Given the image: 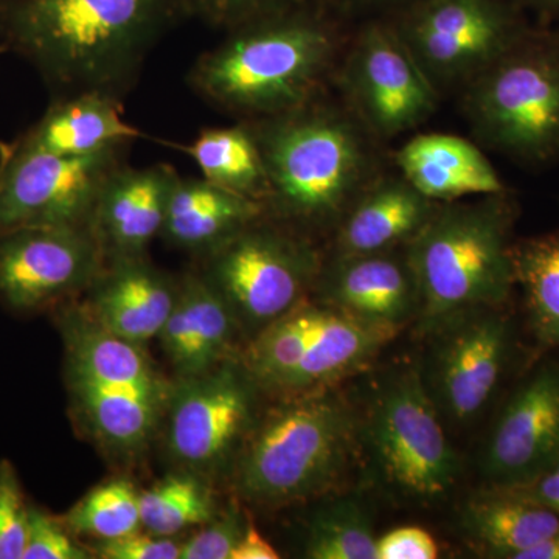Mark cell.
Wrapping results in <instances>:
<instances>
[{
	"mask_svg": "<svg viewBox=\"0 0 559 559\" xmlns=\"http://www.w3.org/2000/svg\"><path fill=\"white\" fill-rule=\"evenodd\" d=\"M123 148L86 157L0 146V234L22 227H91Z\"/></svg>",
	"mask_w": 559,
	"mask_h": 559,
	"instance_id": "obj_9",
	"label": "cell"
},
{
	"mask_svg": "<svg viewBox=\"0 0 559 559\" xmlns=\"http://www.w3.org/2000/svg\"><path fill=\"white\" fill-rule=\"evenodd\" d=\"M31 506L13 463L0 460V559H24Z\"/></svg>",
	"mask_w": 559,
	"mask_h": 559,
	"instance_id": "obj_34",
	"label": "cell"
},
{
	"mask_svg": "<svg viewBox=\"0 0 559 559\" xmlns=\"http://www.w3.org/2000/svg\"><path fill=\"white\" fill-rule=\"evenodd\" d=\"M73 417L109 454L134 459L159 429L173 389L100 384L66 371Z\"/></svg>",
	"mask_w": 559,
	"mask_h": 559,
	"instance_id": "obj_18",
	"label": "cell"
},
{
	"mask_svg": "<svg viewBox=\"0 0 559 559\" xmlns=\"http://www.w3.org/2000/svg\"><path fill=\"white\" fill-rule=\"evenodd\" d=\"M277 549L264 538L252 521L246 524L245 533L238 546L235 547L231 559H278Z\"/></svg>",
	"mask_w": 559,
	"mask_h": 559,
	"instance_id": "obj_41",
	"label": "cell"
},
{
	"mask_svg": "<svg viewBox=\"0 0 559 559\" xmlns=\"http://www.w3.org/2000/svg\"><path fill=\"white\" fill-rule=\"evenodd\" d=\"M369 441L382 476L411 498H440L457 479V455L415 371L400 374L382 390Z\"/></svg>",
	"mask_w": 559,
	"mask_h": 559,
	"instance_id": "obj_10",
	"label": "cell"
},
{
	"mask_svg": "<svg viewBox=\"0 0 559 559\" xmlns=\"http://www.w3.org/2000/svg\"><path fill=\"white\" fill-rule=\"evenodd\" d=\"M91 554L73 539L60 518L32 503L24 559H90Z\"/></svg>",
	"mask_w": 559,
	"mask_h": 559,
	"instance_id": "obj_36",
	"label": "cell"
},
{
	"mask_svg": "<svg viewBox=\"0 0 559 559\" xmlns=\"http://www.w3.org/2000/svg\"><path fill=\"white\" fill-rule=\"evenodd\" d=\"M73 535L106 540L142 528L140 492L131 480L119 477L91 489L62 518Z\"/></svg>",
	"mask_w": 559,
	"mask_h": 559,
	"instance_id": "obj_32",
	"label": "cell"
},
{
	"mask_svg": "<svg viewBox=\"0 0 559 559\" xmlns=\"http://www.w3.org/2000/svg\"><path fill=\"white\" fill-rule=\"evenodd\" d=\"M495 310L469 312L462 322L452 320L454 329L440 345L433 384L441 409L455 421H469L480 414L506 370L510 323Z\"/></svg>",
	"mask_w": 559,
	"mask_h": 559,
	"instance_id": "obj_15",
	"label": "cell"
},
{
	"mask_svg": "<svg viewBox=\"0 0 559 559\" xmlns=\"http://www.w3.org/2000/svg\"><path fill=\"white\" fill-rule=\"evenodd\" d=\"M516 559H559V535L528 547L527 550L521 551Z\"/></svg>",
	"mask_w": 559,
	"mask_h": 559,
	"instance_id": "obj_42",
	"label": "cell"
},
{
	"mask_svg": "<svg viewBox=\"0 0 559 559\" xmlns=\"http://www.w3.org/2000/svg\"><path fill=\"white\" fill-rule=\"evenodd\" d=\"M218 513L209 479L191 471L179 469L140 492V521L146 532L179 536L186 530L201 527Z\"/></svg>",
	"mask_w": 559,
	"mask_h": 559,
	"instance_id": "obj_31",
	"label": "cell"
},
{
	"mask_svg": "<svg viewBox=\"0 0 559 559\" xmlns=\"http://www.w3.org/2000/svg\"><path fill=\"white\" fill-rule=\"evenodd\" d=\"M108 259L91 227H22L0 234V301L28 314L91 289Z\"/></svg>",
	"mask_w": 559,
	"mask_h": 559,
	"instance_id": "obj_13",
	"label": "cell"
},
{
	"mask_svg": "<svg viewBox=\"0 0 559 559\" xmlns=\"http://www.w3.org/2000/svg\"><path fill=\"white\" fill-rule=\"evenodd\" d=\"M439 547L425 528L400 527L377 539V559H436Z\"/></svg>",
	"mask_w": 559,
	"mask_h": 559,
	"instance_id": "obj_39",
	"label": "cell"
},
{
	"mask_svg": "<svg viewBox=\"0 0 559 559\" xmlns=\"http://www.w3.org/2000/svg\"><path fill=\"white\" fill-rule=\"evenodd\" d=\"M377 539L366 511L352 500L333 503L312 521L307 557L377 559Z\"/></svg>",
	"mask_w": 559,
	"mask_h": 559,
	"instance_id": "obj_33",
	"label": "cell"
},
{
	"mask_svg": "<svg viewBox=\"0 0 559 559\" xmlns=\"http://www.w3.org/2000/svg\"><path fill=\"white\" fill-rule=\"evenodd\" d=\"M176 5L180 0H13L0 7V33L7 49L66 94L116 95Z\"/></svg>",
	"mask_w": 559,
	"mask_h": 559,
	"instance_id": "obj_1",
	"label": "cell"
},
{
	"mask_svg": "<svg viewBox=\"0 0 559 559\" xmlns=\"http://www.w3.org/2000/svg\"><path fill=\"white\" fill-rule=\"evenodd\" d=\"M437 205L403 176L371 180L342 219L337 257L369 255L407 245Z\"/></svg>",
	"mask_w": 559,
	"mask_h": 559,
	"instance_id": "obj_22",
	"label": "cell"
},
{
	"mask_svg": "<svg viewBox=\"0 0 559 559\" xmlns=\"http://www.w3.org/2000/svg\"><path fill=\"white\" fill-rule=\"evenodd\" d=\"M178 173L168 165L120 167L106 179L95 202L91 229L106 259L143 257L162 234Z\"/></svg>",
	"mask_w": 559,
	"mask_h": 559,
	"instance_id": "obj_16",
	"label": "cell"
},
{
	"mask_svg": "<svg viewBox=\"0 0 559 559\" xmlns=\"http://www.w3.org/2000/svg\"><path fill=\"white\" fill-rule=\"evenodd\" d=\"M10 2H13V0H0V7L7 5Z\"/></svg>",
	"mask_w": 559,
	"mask_h": 559,
	"instance_id": "obj_45",
	"label": "cell"
},
{
	"mask_svg": "<svg viewBox=\"0 0 559 559\" xmlns=\"http://www.w3.org/2000/svg\"><path fill=\"white\" fill-rule=\"evenodd\" d=\"M140 135L138 128L124 120L117 95L80 91L62 95L13 143L58 156L86 157L124 148Z\"/></svg>",
	"mask_w": 559,
	"mask_h": 559,
	"instance_id": "obj_20",
	"label": "cell"
},
{
	"mask_svg": "<svg viewBox=\"0 0 559 559\" xmlns=\"http://www.w3.org/2000/svg\"><path fill=\"white\" fill-rule=\"evenodd\" d=\"M503 489H513V491L520 492L525 498L535 500V502L540 503L546 509L554 511L559 516V460L549 469L544 471L538 477L528 481V484L516 488Z\"/></svg>",
	"mask_w": 559,
	"mask_h": 559,
	"instance_id": "obj_40",
	"label": "cell"
},
{
	"mask_svg": "<svg viewBox=\"0 0 559 559\" xmlns=\"http://www.w3.org/2000/svg\"><path fill=\"white\" fill-rule=\"evenodd\" d=\"M263 202L213 186L180 178L173 186L162 237L176 248L212 252L263 216Z\"/></svg>",
	"mask_w": 559,
	"mask_h": 559,
	"instance_id": "obj_25",
	"label": "cell"
},
{
	"mask_svg": "<svg viewBox=\"0 0 559 559\" xmlns=\"http://www.w3.org/2000/svg\"><path fill=\"white\" fill-rule=\"evenodd\" d=\"M58 329L66 348V371L87 380L124 388L168 389L143 345L103 329L83 308L58 311Z\"/></svg>",
	"mask_w": 559,
	"mask_h": 559,
	"instance_id": "obj_26",
	"label": "cell"
},
{
	"mask_svg": "<svg viewBox=\"0 0 559 559\" xmlns=\"http://www.w3.org/2000/svg\"><path fill=\"white\" fill-rule=\"evenodd\" d=\"M514 215L507 193L480 197L477 202H443L407 242L426 329L447 326L509 299L514 288Z\"/></svg>",
	"mask_w": 559,
	"mask_h": 559,
	"instance_id": "obj_3",
	"label": "cell"
},
{
	"mask_svg": "<svg viewBox=\"0 0 559 559\" xmlns=\"http://www.w3.org/2000/svg\"><path fill=\"white\" fill-rule=\"evenodd\" d=\"M342 79L360 123L380 138L414 130L439 103L436 84L385 22H370L358 33Z\"/></svg>",
	"mask_w": 559,
	"mask_h": 559,
	"instance_id": "obj_12",
	"label": "cell"
},
{
	"mask_svg": "<svg viewBox=\"0 0 559 559\" xmlns=\"http://www.w3.org/2000/svg\"><path fill=\"white\" fill-rule=\"evenodd\" d=\"M237 323L230 305L204 275H187L157 337L178 380L201 377L224 364Z\"/></svg>",
	"mask_w": 559,
	"mask_h": 559,
	"instance_id": "obj_19",
	"label": "cell"
},
{
	"mask_svg": "<svg viewBox=\"0 0 559 559\" xmlns=\"http://www.w3.org/2000/svg\"><path fill=\"white\" fill-rule=\"evenodd\" d=\"M90 318L116 336L143 345L159 337L170 318L179 283L143 257L114 259L91 286Z\"/></svg>",
	"mask_w": 559,
	"mask_h": 559,
	"instance_id": "obj_17",
	"label": "cell"
},
{
	"mask_svg": "<svg viewBox=\"0 0 559 559\" xmlns=\"http://www.w3.org/2000/svg\"><path fill=\"white\" fill-rule=\"evenodd\" d=\"M252 384L245 370L229 364L173 384L165 441L180 469L210 479L229 465L252 419Z\"/></svg>",
	"mask_w": 559,
	"mask_h": 559,
	"instance_id": "obj_11",
	"label": "cell"
},
{
	"mask_svg": "<svg viewBox=\"0 0 559 559\" xmlns=\"http://www.w3.org/2000/svg\"><path fill=\"white\" fill-rule=\"evenodd\" d=\"M337 44L331 22L301 2L234 28L190 81L221 108L270 119L314 100Z\"/></svg>",
	"mask_w": 559,
	"mask_h": 559,
	"instance_id": "obj_2",
	"label": "cell"
},
{
	"mask_svg": "<svg viewBox=\"0 0 559 559\" xmlns=\"http://www.w3.org/2000/svg\"><path fill=\"white\" fill-rule=\"evenodd\" d=\"M399 326L373 322L340 310L320 308L307 352L283 390L289 399L312 395L366 366Z\"/></svg>",
	"mask_w": 559,
	"mask_h": 559,
	"instance_id": "obj_23",
	"label": "cell"
},
{
	"mask_svg": "<svg viewBox=\"0 0 559 559\" xmlns=\"http://www.w3.org/2000/svg\"><path fill=\"white\" fill-rule=\"evenodd\" d=\"M178 148L197 162L202 178L213 186L266 205V168L252 124L209 128L193 143Z\"/></svg>",
	"mask_w": 559,
	"mask_h": 559,
	"instance_id": "obj_28",
	"label": "cell"
},
{
	"mask_svg": "<svg viewBox=\"0 0 559 559\" xmlns=\"http://www.w3.org/2000/svg\"><path fill=\"white\" fill-rule=\"evenodd\" d=\"M513 0H412L395 22L436 86L468 84L530 31Z\"/></svg>",
	"mask_w": 559,
	"mask_h": 559,
	"instance_id": "obj_7",
	"label": "cell"
},
{
	"mask_svg": "<svg viewBox=\"0 0 559 559\" xmlns=\"http://www.w3.org/2000/svg\"><path fill=\"white\" fill-rule=\"evenodd\" d=\"M180 547L178 536L154 535L140 528L120 538L95 540L92 554L103 559H180Z\"/></svg>",
	"mask_w": 559,
	"mask_h": 559,
	"instance_id": "obj_38",
	"label": "cell"
},
{
	"mask_svg": "<svg viewBox=\"0 0 559 559\" xmlns=\"http://www.w3.org/2000/svg\"><path fill=\"white\" fill-rule=\"evenodd\" d=\"M246 524L248 521H245L237 506L218 510L197 533L182 540L180 559H231Z\"/></svg>",
	"mask_w": 559,
	"mask_h": 559,
	"instance_id": "obj_35",
	"label": "cell"
},
{
	"mask_svg": "<svg viewBox=\"0 0 559 559\" xmlns=\"http://www.w3.org/2000/svg\"><path fill=\"white\" fill-rule=\"evenodd\" d=\"M301 2L304 0H180V7L198 14L209 24L234 31Z\"/></svg>",
	"mask_w": 559,
	"mask_h": 559,
	"instance_id": "obj_37",
	"label": "cell"
},
{
	"mask_svg": "<svg viewBox=\"0 0 559 559\" xmlns=\"http://www.w3.org/2000/svg\"><path fill=\"white\" fill-rule=\"evenodd\" d=\"M340 2L344 3V5H380V3H393V2H403V0H340ZM407 2H412V0H407Z\"/></svg>",
	"mask_w": 559,
	"mask_h": 559,
	"instance_id": "obj_44",
	"label": "cell"
},
{
	"mask_svg": "<svg viewBox=\"0 0 559 559\" xmlns=\"http://www.w3.org/2000/svg\"><path fill=\"white\" fill-rule=\"evenodd\" d=\"M511 264L530 329L540 344L559 349V230L513 242Z\"/></svg>",
	"mask_w": 559,
	"mask_h": 559,
	"instance_id": "obj_29",
	"label": "cell"
},
{
	"mask_svg": "<svg viewBox=\"0 0 559 559\" xmlns=\"http://www.w3.org/2000/svg\"><path fill=\"white\" fill-rule=\"evenodd\" d=\"M465 110L488 146L528 164L559 157V36L530 31L466 84Z\"/></svg>",
	"mask_w": 559,
	"mask_h": 559,
	"instance_id": "obj_6",
	"label": "cell"
},
{
	"mask_svg": "<svg viewBox=\"0 0 559 559\" xmlns=\"http://www.w3.org/2000/svg\"><path fill=\"white\" fill-rule=\"evenodd\" d=\"M334 308L399 326L414 305H418L417 285L406 253L393 250L369 255L336 257L325 282Z\"/></svg>",
	"mask_w": 559,
	"mask_h": 559,
	"instance_id": "obj_24",
	"label": "cell"
},
{
	"mask_svg": "<svg viewBox=\"0 0 559 559\" xmlns=\"http://www.w3.org/2000/svg\"><path fill=\"white\" fill-rule=\"evenodd\" d=\"M353 439L347 407L322 393L289 399L253 430L235 463V488L255 506L322 495L345 468Z\"/></svg>",
	"mask_w": 559,
	"mask_h": 559,
	"instance_id": "obj_5",
	"label": "cell"
},
{
	"mask_svg": "<svg viewBox=\"0 0 559 559\" xmlns=\"http://www.w3.org/2000/svg\"><path fill=\"white\" fill-rule=\"evenodd\" d=\"M207 255L202 275L230 305L238 322L260 330L301 304L319 275L310 245L259 221Z\"/></svg>",
	"mask_w": 559,
	"mask_h": 559,
	"instance_id": "obj_8",
	"label": "cell"
},
{
	"mask_svg": "<svg viewBox=\"0 0 559 559\" xmlns=\"http://www.w3.org/2000/svg\"><path fill=\"white\" fill-rule=\"evenodd\" d=\"M558 460L559 366L546 364L503 407L489 439L484 466L498 488H516Z\"/></svg>",
	"mask_w": 559,
	"mask_h": 559,
	"instance_id": "obj_14",
	"label": "cell"
},
{
	"mask_svg": "<svg viewBox=\"0 0 559 559\" xmlns=\"http://www.w3.org/2000/svg\"><path fill=\"white\" fill-rule=\"evenodd\" d=\"M9 50L5 46H0V53H3V51Z\"/></svg>",
	"mask_w": 559,
	"mask_h": 559,
	"instance_id": "obj_46",
	"label": "cell"
},
{
	"mask_svg": "<svg viewBox=\"0 0 559 559\" xmlns=\"http://www.w3.org/2000/svg\"><path fill=\"white\" fill-rule=\"evenodd\" d=\"M318 312L319 307L301 301L259 331L242 355V370L253 384L283 393L307 352Z\"/></svg>",
	"mask_w": 559,
	"mask_h": 559,
	"instance_id": "obj_30",
	"label": "cell"
},
{
	"mask_svg": "<svg viewBox=\"0 0 559 559\" xmlns=\"http://www.w3.org/2000/svg\"><path fill=\"white\" fill-rule=\"evenodd\" d=\"M465 525L481 546L498 558L516 559L521 551L559 535V516L513 489L473 500Z\"/></svg>",
	"mask_w": 559,
	"mask_h": 559,
	"instance_id": "obj_27",
	"label": "cell"
},
{
	"mask_svg": "<svg viewBox=\"0 0 559 559\" xmlns=\"http://www.w3.org/2000/svg\"><path fill=\"white\" fill-rule=\"evenodd\" d=\"M521 9H530L546 14V16H555L559 14V0H513Z\"/></svg>",
	"mask_w": 559,
	"mask_h": 559,
	"instance_id": "obj_43",
	"label": "cell"
},
{
	"mask_svg": "<svg viewBox=\"0 0 559 559\" xmlns=\"http://www.w3.org/2000/svg\"><path fill=\"white\" fill-rule=\"evenodd\" d=\"M360 121L314 100L252 124L266 168V207L323 223L347 212L373 178Z\"/></svg>",
	"mask_w": 559,
	"mask_h": 559,
	"instance_id": "obj_4",
	"label": "cell"
},
{
	"mask_svg": "<svg viewBox=\"0 0 559 559\" xmlns=\"http://www.w3.org/2000/svg\"><path fill=\"white\" fill-rule=\"evenodd\" d=\"M396 165L412 187L437 204L507 193L487 156L457 135L419 134L399 151Z\"/></svg>",
	"mask_w": 559,
	"mask_h": 559,
	"instance_id": "obj_21",
	"label": "cell"
}]
</instances>
